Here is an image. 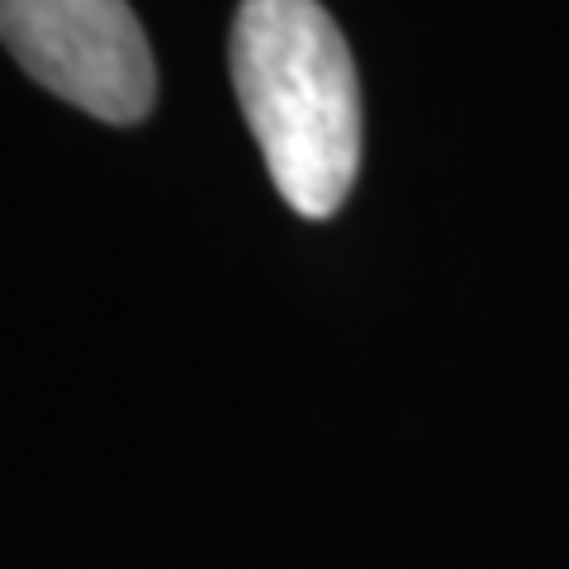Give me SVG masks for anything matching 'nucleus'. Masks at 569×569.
Here are the masks:
<instances>
[{"label":"nucleus","instance_id":"f257e3e1","mask_svg":"<svg viewBox=\"0 0 569 569\" xmlns=\"http://www.w3.org/2000/svg\"><path fill=\"white\" fill-rule=\"evenodd\" d=\"M228 62L280 200L332 219L361 167V86L342 29L318 0H242Z\"/></svg>","mask_w":569,"mask_h":569},{"label":"nucleus","instance_id":"f03ea898","mask_svg":"<svg viewBox=\"0 0 569 569\" xmlns=\"http://www.w3.org/2000/svg\"><path fill=\"white\" fill-rule=\"evenodd\" d=\"M0 43L39 86L104 123L152 110L157 67L129 0H0Z\"/></svg>","mask_w":569,"mask_h":569}]
</instances>
